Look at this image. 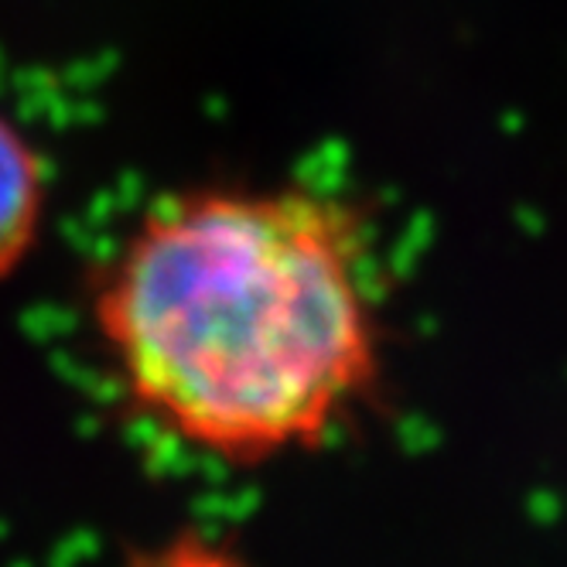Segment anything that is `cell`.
Returning <instances> with one entry per match:
<instances>
[{"mask_svg": "<svg viewBox=\"0 0 567 567\" xmlns=\"http://www.w3.org/2000/svg\"><path fill=\"white\" fill-rule=\"evenodd\" d=\"M45 168L24 134L0 116V277H8L42 226Z\"/></svg>", "mask_w": 567, "mask_h": 567, "instance_id": "7a4b0ae2", "label": "cell"}, {"mask_svg": "<svg viewBox=\"0 0 567 567\" xmlns=\"http://www.w3.org/2000/svg\"><path fill=\"white\" fill-rule=\"evenodd\" d=\"M96 318L137 408L229 462L311 449L377 373L355 226L305 192L157 206L110 264Z\"/></svg>", "mask_w": 567, "mask_h": 567, "instance_id": "6da1fadb", "label": "cell"}, {"mask_svg": "<svg viewBox=\"0 0 567 567\" xmlns=\"http://www.w3.org/2000/svg\"><path fill=\"white\" fill-rule=\"evenodd\" d=\"M137 567H243L236 564L229 554L209 547V544H198V540H178L165 550H157L151 557H144Z\"/></svg>", "mask_w": 567, "mask_h": 567, "instance_id": "3957f363", "label": "cell"}]
</instances>
